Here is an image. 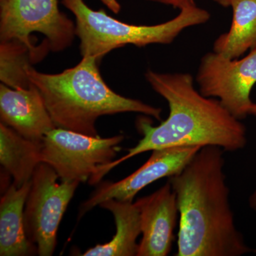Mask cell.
I'll list each match as a JSON object with an SVG mask.
<instances>
[{
	"label": "cell",
	"mask_w": 256,
	"mask_h": 256,
	"mask_svg": "<svg viewBox=\"0 0 256 256\" xmlns=\"http://www.w3.org/2000/svg\"><path fill=\"white\" fill-rule=\"evenodd\" d=\"M146 78L153 90L164 98L169 106L168 118L158 126L140 118L137 128L142 138L126 156L98 170L94 184L126 160L141 153L170 146H216L226 152L245 148L246 129L240 120L234 117L218 99L206 97L194 87L190 74L158 73L149 70Z\"/></svg>",
	"instance_id": "cell-1"
},
{
	"label": "cell",
	"mask_w": 256,
	"mask_h": 256,
	"mask_svg": "<svg viewBox=\"0 0 256 256\" xmlns=\"http://www.w3.org/2000/svg\"><path fill=\"white\" fill-rule=\"evenodd\" d=\"M148 1L156 2L162 4L170 5L180 10L196 5L194 0H148Z\"/></svg>",
	"instance_id": "cell-17"
},
{
	"label": "cell",
	"mask_w": 256,
	"mask_h": 256,
	"mask_svg": "<svg viewBox=\"0 0 256 256\" xmlns=\"http://www.w3.org/2000/svg\"><path fill=\"white\" fill-rule=\"evenodd\" d=\"M249 114H252V116L256 117V104L252 102V106H250V110H249Z\"/></svg>",
	"instance_id": "cell-21"
},
{
	"label": "cell",
	"mask_w": 256,
	"mask_h": 256,
	"mask_svg": "<svg viewBox=\"0 0 256 256\" xmlns=\"http://www.w3.org/2000/svg\"><path fill=\"white\" fill-rule=\"evenodd\" d=\"M0 118L2 124L35 142H42L47 132L56 128L32 82L28 88L18 89L1 84Z\"/></svg>",
	"instance_id": "cell-11"
},
{
	"label": "cell",
	"mask_w": 256,
	"mask_h": 256,
	"mask_svg": "<svg viewBox=\"0 0 256 256\" xmlns=\"http://www.w3.org/2000/svg\"><path fill=\"white\" fill-rule=\"evenodd\" d=\"M32 181L12 184L0 202V256L30 255L36 247L28 240L24 227V207Z\"/></svg>",
	"instance_id": "cell-12"
},
{
	"label": "cell",
	"mask_w": 256,
	"mask_h": 256,
	"mask_svg": "<svg viewBox=\"0 0 256 256\" xmlns=\"http://www.w3.org/2000/svg\"><path fill=\"white\" fill-rule=\"evenodd\" d=\"M248 204L250 208L256 210V188L255 191L252 192L250 196L249 197Z\"/></svg>",
	"instance_id": "cell-19"
},
{
	"label": "cell",
	"mask_w": 256,
	"mask_h": 256,
	"mask_svg": "<svg viewBox=\"0 0 256 256\" xmlns=\"http://www.w3.org/2000/svg\"><path fill=\"white\" fill-rule=\"evenodd\" d=\"M54 170L44 162L37 166L24 207L26 236L40 256L53 255L60 220L79 182L62 181Z\"/></svg>",
	"instance_id": "cell-7"
},
{
	"label": "cell",
	"mask_w": 256,
	"mask_h": 256,
	"mask_svg": "<svg viewBox=\"0 0 256 256\" xmlns=\"http://www.w3.org/2000/svg\"><path fill=\"white\" fill-rule=\"evenodd\" d=\"M112 214L116 233L112 240L98 244L82 254L84 256H137L142 234L140 216L136 202L109 200L99 205Z\"/></svg>",
	"instance_id": "cell-13"
},
{
	"label": "cell",
	"mask_w": 256,
	"mask_h": 256,
	"mask_svg": "<svg viewBox=\"0 0 256 256\" xmlns=\"http://www.w3.org/2000/svg\"><path fill=\"white\" fill-rule=\"evenodd\" d=\"M224 150L203 146L170 178L178 200L176 256H240L256 252L236 226L224 173Z\"/></svg>",
	"instance_id": "cell-2"
},
{
	"label": "cell",
	"mask_w": 256,
	"mask_h": 256,
	"mask_svg": "<svg viewBox=\"0 0 256 256\" xmlns=\"http://www.w3.org/2000/svg\"><path fill=\"white\" fill-rule=\"evenodd\" d=\"M99 63L87 56L60 74L28 70L30 80L41 94L56 127L99 137L96 124L101 116L138 112L161 120L160 108L114 92L101 76Z\"/></svg>",
	"instance_id": "cell-3"
},
{
	"label": "cell",
	"mask_w": 256,
	"mask_h": 256,
	"mask_svg": "<svg viewBox=\"0 0 256 256\" xmlns=\"http://www.w3.org/2000/svg\"><path fill=\"white\" fill-rule=\"evenodd\" d=\"M213 1H214L217 4L220 5V6H223V8H227L232 6V4L234 0H213Z\"/></svg>",
	"instance_id": "cell-20"
},
{
	"label": "cell",
	"mask_w": 256,
	"mask_h": 256,
	"mask_svg": "<svg viewBox=\"0 0 256 256\" xmlns=\"http://www.w3.org/2000/svg\"><path fill=\"white\" fill-rule=\"evenodd\" d=\"M41 148L42 142L24 138L6 124H0V162L12 176L16 186L31 180L42 162Z\"/></svg>",
	"instance_id": "cell-14"
},
{
	"label": "cell",
	"mask_w": 256,
	"mask_h": 256,
	"mask_svg": "<svg viewBox=\"0 0 256 256\" xmlns=\"http://www.w3.org/2000/svg\"><path fill=\"white\" fill-rule=\"evenodd\" d=\"M122 134L102 138L55 128L42 141V162L50 165L62 181L88 180L114 161L124 141Z\"/></svg>",
	"instance_id": "cell-6"
},
{
	"label": "cell",
	"mask_w": 256,
	"mask_h": 256,
	"mask_svg": "<svg viewBox=\"0 0 256 256\" xmlns=\"http://www.w3.org/2000/svg\"><path fill=\"white\" fill-rule=\"evenodd\" d=\"M196 82L202 95L218 99L242 120L248 116L252 104L250 92L256 84V48L240 60L208 52L202 57Z\"/></svg>",
	"instance_id": "cell-8"
},
{
	"label": "cell",
	"mask_w": 256,
	"mask_h": 256,
	"mask_svg": "<svg viewBox=\"0 0 256 256\" xmlns=\"http://www.w3.org/2000/svg\"><path fill=\"white\" fill-rule=\"evenodd\" d=\"M233 18L228 32L214 43V52L236 60L256 48V0H234Z\"/></svg>",
	"instance_id": "cell-15"
},
{
	"label": "cell",
	"mask_w": 256,
	"mask_h": 256,
	"mask_svg": "<svg viewBox=\"0 0 256 256\" xmlns=\"http://www.w3.org/2000/svg\"><path fill=\"white\" fill-rule=\"evenodd\" d=\"M100 1L114 13H118L120 10V5L118 2L117 0H100Z\"/></svg>",
	"instance_id": "cell-18"
},
{
	"label": "cell",
	"mask_w": 256,
	"mask_h": 256,
	"mask_svg": "<svg viewBox=\"0 0 256 256\" xmlns=\"http://www.w3.org/2000/svg\"><path fill=\"white\" fill-rule=\"evenodd\" d=\"M43 60L26 45L18 41L1 42L0 80L12 88H28L32 85L28 72L32 66Z\"/></svg>",
	"instance_id": "cell-16"
},
{
	"label": "cell",
	"mask_w": 256,
	"mask_h": 256,
	"mask_svg": "<svg viewBox=\"0 0 256 256\" xmlns=\"http://www.w3.org/2000/svg\"><path fill=\"white\" fill-rule=\"evenodd\" d=\"M76 25L58 0H0V41H18L44 58L72 45Z\"/></svg>",
	"instance_id": "cell-5"
},
{
	"label": "cell",
	"mask_w": 256,
	"mask_h": 256,
	"mask_svg": "<svg viewBox=\"0 0 256 256\" xmlns=\"http://www.w3.org/2000/svg\"><path fill=\"white\" fill-rule=\"evenodd\" d=\"M140 216L142 239L137 256H166L171 252L178 208L170 181L136 202Z\"/></svg>",
	"instance_id": "cell-10"
},
{
	"label": "cell",
	"mask_w": 256,
	"mask_h": 256,
	"mask_svg": "<svg viewBox=\"0 0 256 256\" xmlns=\"http://www.w3.org/2000/svg\"><path fill=\"white\" fill-rule=\"evenodd\" d=\"M202 148L170 146L152 151L150 158L139 169L117 182H104L99 185L79 208L78 220L94 207L107 200L133 201L143 188L160 178H171L184 169Z\"/></svg>",
	"instance_id": "cell-9"
},
{
	"label": "cell",
	"mask_w": 256,
	"mask_h": 256,
	"mask_svg": "<svg viewBox=\"0 0 256 256\" xmlns=\"http://www.w3.org/2000/svg\"><path fill=\"white\" fill-rule=\"evenodd\" d=\"M62 4L75 16L76 36L80 40L82 57H92L98 62L111 50L126 45L169 44L185 28L203 24L210 18L208 11L195 5L180 10L166 22L134 25L118 21L104 10H92L84 0H62Z\"/></svg>",
	"instance_id": "cell-4"
}]
</instances>
